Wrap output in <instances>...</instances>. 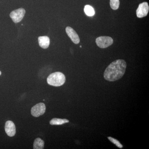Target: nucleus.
Masks as SVG:
<instances>
[{
  "mask_svg": "<svg viewBox=\"0 0 149 149\" xmlns=\"http://www.w3.org/2000/svg\"><path fill=\"white\" fill-rule=\"evenodd\" d=\"M69 122V120L66 119L54 118L50 121V124L51 125H61Z\"/></svg>",
  "mask_w": 149,
  "mask_h": 149,
  "instance_id": "nucleus-10",
  "label": "nucleus"
},
{
  "mask_svg": "<svg viewBox=\"0 0 149 149\" xmlns=\"http://www.w3.org/2000/svg\"><path fill=\"white\" fill-rule=\"evenodd\" d=\"M149 10L148 4L146 2H144L140 4L136 10V15L139 18H143L148 15Z\"/></svg>",
  "mask_w": 149,
  "mask_h": 149,
  "instance_id": "nucleus-6",
  "label": "nucleus"
},
{
  "mask_svg": "<svg viewBox=\"0 0 149 149\" xmlns=\"http://www.w3.org/2000/svg\"><path fill=\"white\" fill-rule=\"evenodd\" d=\"M1 71H0V75H1Z\"/></svg>",
  "mask_w": 149,
  "mask_h": 149,
  "instance_id": "nucleus-15",
  "label": "nucleus"
},
{
  "mask_svg": "<svg viewBox=\"0 0 149 149\" xmlns=\"http://www.w3.org/2000/svg\"><path fill=\"white\" fill-rule=\"evenodd\" d=\"M39 45L43 49L49 47L50 45V39L47 36H41L38 38Z\"/></svg>",
  "mask_w": 149,
  "mask_h": 149,
  "instance_id": "nucleus-9",
  "label": "nucleus"
},
{
  "mask_svg": "<svg viewBox=\"0 0 149 149\" xmlns=\"http://www.w3.org/2000/svg\"><path fill=\"white\" fill-rule=\"evenodd\" d=\"M6 133L9 137H13L16 133V128L14 123L11 120H8L5 126Z\"/></svg>",
  "mask_w": 149,
  "mask_h": 149,
  "instance_id": "nucleus-8",
  "label": "nucleus"
},
{
  "mask_svg": "<svg viewBox=\"0 0 149 149\" xmlns=\"http://www.w3.org/2000/svg\"><path fill=\"white\" fill-rule=\"evenodd\" d=\"M110 5L111 8L113 10H116L119 8L120 1L119 0H110Z\"/></svg>",
  "mask_w": 149,
  "mask_h": 149,
  "instance_id": "nucleus-13",
  "label": "nucleus"
},
{
  "mask_svg": "<svg viewBox=\"0 0 149 149\" xmlns=\"http://www.w3.org/2000/svg\"><path fill=\"white\" fill-rule=\"evenodd\" d=\"M113 42V40L111 37L108 36H101L97 37L96 39V43L99 47L104 49L111 45Z\"/></svg>",
  "mask_w": 149,
  "mask_h": 149,
  "instance_id": "nucleus-3",
  "label": "nucleus"
},
{
  "mask_svg": "<svg viewBox=\"0 0 149 149\" xmlns=\"http://www.w3.org/2000/svg\"><path fill=\"white\" fill-rule=\"evenodd\" d=\"M108 139L111 143L115 144L116 146L118 147L119 148H123V146L121 145V144L119 142V141H118L116 139H115L114 138L111 137H108Z\"/></svg>",
  "mask_w": 149,
  "mask_h": 149,
  "instance_id": "nucleus-14",
  "label": "nucleus"
},
{
  "mask_svg": "<svg viewBox=\"0 0 149 149\" xmlns=\"http://www.w3.org/2000/svg\"><path fill=\"white\" fill-rule=\"evenodd\" d=\"M65 31L68 37L70 38L71 40L74 44H78L80 43V39L77 32L74 31L72 27H67L65 28Z\"/></svg>",
  "mask_w": 149,
  "mask_h": 149,
  "instance_id": "nucleus-7",
  "label": "nucleus"
},
{
  "mask_svg": "<svg viewBox=\"0 0 149 149\" xmlns=\"http://www.w3.org/2000/svg\"><path fill=\"white\" fill-rule=\"evenodd\" d=\"M80 48H82V46H80Z\"/></svg>",
  "mask_w": 149,
  "mask_h": 149,
  "instance_id": "nucleus-16",
  "label": "nucleus"
},
{
  "mask_svg": "<svg viewBox=\"0 0 149 149\" xmlns=\"http://www.w3.org/2000/svg\"><path fill=\"white\" fill-rule=\"evenodd\" d=\"M127 64L123 60L114 61L107 68L104 72V77L107 81L113 82L120 79L123 76Z\"/></svg>",
  "mask_w": 149,
  "mask_h": 149,
  "instance_id": "nucleus-1",
  "label": "nucleus"
},
{
  "mask_svg": "<svg viewBox=\"0 0 149 149\" xmlns=\"http://www.w3.org/2000/svg\"><path fill=\"white\" fill-rule=\"evenodd\" d=\"M25 13V10L23 8H20L13 11L10 14V16L14 22L18 23L22 20Z\"/></svg>",
  "mask_w": 149,
  "mask_h": 149,
  "instance_id": "nucleus-4",
  "label": "nucleus"
},
{
  "mask_svg": "<svg viewBox=\"0 0 149 149\" xmlns=\"http://www.w3.org/2000/svg\"><path fill=\"white\" fill-rule=\"evenodd\" d=\"M44 146H45L44 141L40 138H37L34 141L33 148L34 149H44Z\"/></svg>",
  "mask_w": 149,
  "mask_h": 149,
  "instance_id": "nucleus-11",
  "label": "nucleus"
},
{
  "mask_svg": "<svg viewBox=\"0 0 149 149\" xmlns=\"http://www.w3.org/2000/svg\"><path fill=\"white\" fill-rule=\"evenodd\" d=\"M65 77L61 72H56L52 73L47 78V82L49 85L54 87H59L64 84Z\"/></svg>",
  "mask_w": 149,
  "mask_h": 149,
  "instance_id": "nucleus-2",
  "label": "nucleus"
},
{
  "mask_svg": "<svg viewBox=\"0 0 149 149\" xmlns=\"http://www.w3.org/2000/svg\"><path fill=\"white\" fill-rule=\"evenodd\" d=\"M84 11L88 16H93L95 15V11L93 7L90 5H86L84 8Z\"/></svg>",
  "mask_w": 149,
  "mask_h": 149,
  "instance_id": "nucleus-12",
  "label": "nucleus"
},
{
  "mask_svg": "<svg viewBox=\"0 0 149 149\" xmlns=\"http://www.w3.org/2000/svg\"><path fill=\"white\" fill-rule=\"evenodd\" d=\"M46 106L43 103H40L32 107L31 110V114L35 117L42 115L46 111Z\"/></svg>",
  "mask_w": 149,
  "mask_h": 149,
  "instance_id": "nucleus-5",
  "label": "nucleus"
}]
</instances>
